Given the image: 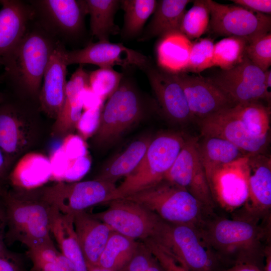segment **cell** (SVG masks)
<instances>
[{
    "label": "cell",
    "mask_w": 271,
    "mask_h": 271,
    "mask_svg": "<svg viewBox=\"0 0 271 271\" xmlns=\"http://www.w3.org/2000/svg\"><path fill=\"white\" fill-rule=\"evenodd\" d=\"M103 105L84 110L77 123L80 136L86 140L94 135L98 129Z\"/></svg>",
    "instance_id": "41"
},
{
    "label": "cell",
    "mask_w": 271,
    "mask_h": 271,
    "mask_svg": "<svg viewBox=\"0 0 271 271\" xmlns=\"http://www.w3.org/2000/svg\"><path fill=\"white\" fill-rule=\"evenodd\" d=\"M245 56L263 72L271 65V34H263L250 41L246 46Z\"/></svg>",
    "instance_id": "40"
},
{
    "label": "cell",
    "mask_w": 271,
    "mask_h": 271,
    "mask_svg": "<svg viewBox=\"0 0 271 271\" xmlns=\"http://www.w3.org/2000/svg\"><path fill=\"white\" fill-rule=\"evenodd\" d=\"M50 232L60 252L70 261L74 270L88 271L74 230L72 215L63 214L52 207Z\"/></svg>",
    "instance_id": "25"
},
{
    "label": "cell",
    "mask_w": 271,
    "mask_h": 271,
    "mask_svg": "<svg viewBox=\"0 0 271 271\" xmlns=\"http://www.w3.org/2000/svg\"><path fill=\"white\" fill-rule=\"evenodd\" d=\"M91 165L88 155L76 159L70 165L63 182H73L80 179L88 172Z\"/></svg>",
    "instance_id": "44"
},
{
    "label": "cell",
    "mask_w": 271,
    "mask_h": 271,
    "mask_svg": "<svg viewBox=\"0 0 271 271\" xmlns=\"http://www.w3.org/2000/svg\"><path fill=\"white\" fill-rule=\"evenodd\" d=\"M30 271H33V270H32L31 269H30Z\"/></svg>",
    "instance_id": "57"
},
{
    "label": "cell",
    "mask_w": 271,
    "mask_h": 271,
    "mask_svg": "<svg viewBox=\"0 0 271 271\" xmlns=\"http://www.w3.org/2000/svg\"><path fill=\"white\" fill-rule=\"evenodd\" d=\"M232 218L214 213L198 229L226 267L238 263L255 264L263 269L270 245V218L260 219L240 210Z\"/></svg>",
    "instance_id": "1"
},
{
    "label": "cell",
    "mask_w": 271,
    "mask_h": 271,
    "mask_svg": "<svg viewBox=\"0 0 271 271\" xmlns=\"http://www.w3.org/2000/svg\"><path fill=\"white\" fill-rule=\"evenodd\" d=\"M82 101L83 110L102 106L104 102V101L91 89L90 86L84 89L83 93Z\"/></svg>",
    "instance_id": "48"
},
{
    "label": "cell",
    "mask_w": 271,
    "mask_h": 271,
    "mask_svg": "<svg viewBox=\"0 0 271 271\" xmlns=\"http://www.w3.org/2000/svg\"><path fill=\"white\" fill-rule=\"evenodd\" d=\"M247 156L220 166L206 175L216 208L233 213L246 203L249 194Z\"/></svg>",
    "instance_id": "11"
},
{
    "label": "cell",
    "mask_w": 271,
    "mask_h": 271,
    "mask_svg": "<svg viewBox=\"0 0 271 271\" xmlns=\"http://www.w3.org/2000/svg\"><path fill=\"white\" fill-rule=\"evenodd\" d=\"M89 86V74L80 66L67 82L64 101L53 127L54 135L66 136L76 128L82 113L83 93Z\"/></svg>",
    "instance_id": "23"
},
{
    "label": "cell",
    "mask_w": 271,
    "mask_h": 271,
    "mask_svg": "<svg viewBox=\"0 0 271 271\" xmlns=\"http://www.w3.org/2000/svg\"><path fill=\"white\" fill-rule=\"evenodd\" d=\"M7 220L4 207L0 197V253L7 248L6 243Z\"/></svg>",
    "instance_id": "50"
},
{
    "label": "cell",
    "mask_w": 271,
    "mask_h": 271,
    "mask_svg": "<svg viewBox=\"0 0 271 271\" xmlns=\"http://www.w3.org/2000/svg\"><path fill=\"white\" fill-rule=\"evenodd\" d=\"M151 254L148 247L140 241L131 258L119 271H147Z\"/></svg>",
    "instance_id": "43"
},
{
    "label": "cell",
    "mask_w": 271,
    "mask_h": 271,
    "mask_svg": "<svg viewBox=\"0 0 271 271\" xmlns=\"http://www.w3.org/2000/svg\"><path fill=\"white\" fill-rule=\"evenodd\" d=\"M264 260L263 271H271V246L266 251Z\"/></svg>",
    "instance_id": "53"
},
{
    "label": "cell",
    "mask_w": 271,
    "mask_h": 271,
    "mask_svg": "<svg viewBox=\"0 0 271 271\" xmlns=\"http://www.w3.org/2000/svg\"><path fill=\"white\" fill-rule=\"evenodd\" d=\"M186 139L176 132L163 133L152 139L139 165L116 186L110 201L125 197L164 179Z\"/></svg>",
    "instance_id": "6"
},
{
    "label": "cell",
    "mask_w": 271,
    "mask_h": 271,
    "mask_svg": "<svg viewBox=\"0 0 271 271\" xmlns=\"http://www.w3.org/2000/svg\"><path fill=\"white\" fill-rule=\"evenodd\" d=\"M214 45L213 41L209 38L201 39L192 43L185 72L199 73L214 66Z\"/></svg>",
    "instance_id": "39"
},
{
    "label": "cell",
    "mask_w": 271,
    "mask_h": 271,
    "mask_svg": "<svg viewBox=\"0 0 271 271\" xmlns=\"http://www.w3.org/2000/svg\"><path fill=\"white\" fill-rule=\"evenodd\" d=\"M87 14L90 15V28L92 36L98 41H109L110 35L120 30L114 18L120 1L85 0Z\"/></svg>",
    "instance_id": "31"
},
{
    "label": "cell",
    "mask_w": 271,
    "mask_h": 271,
    "mask_svg": "<svg viewBox=\"0 0 271 271\" xmlns=\"http://www.w3.org/2000/svg\"><path fill=\"white\" fill-rule=\"evenodd\" d=\"M123 198L142 205L164 221L197 228L214 212L186 190L165 179Z\"/></svg>",
    "instance_id": "5"
},
{
    "label": "cell",
    "mask_w": 271,
    "mask_h": 271,
    "mask_svg": "<svg viewBox=\"0 0 271 271\" xmlns=\"http://www.w3.org/2000/svg\"><path fill=\"white\" fill-rule=\"evenodd\" d=\"M145 101L131 80L123 76L116 90L103 105L95 143L107 147L115 143L144 116Z\"/></svg>",
    "instance_id": "7"
},
{
    "label": "cell",
    "mask_w": 271,
    "mask_h": 271,
    "mask_svg": "<svg viewBox=\"0 0 271 271\" xmlns=\"http://www.w3.org/2000/svg\"><path fill=\"white\" fill-rule=\"evenodd\" d=\"M72 216L75 233L87 266L98 265L100 255L113 231L86 211L76 213Z\"/></svg>",
    "instance_id": "22"
},
{
    "label": "cell",
    "mask_w": 271,
    "mask_h": 271,
    "mask_svg": "<svg viewBox=\"0 0 271 271\" xmlns=\"http://www.w3.org/2000/svg\"><path fill=\"white\" fill-rule=\"evenodd\" d=\"M265 83L267 88L271 87V70L268 69L265 72Z\"/></svg>",
    "instance_id": "54"
},
{
    "label": "cell",
    "mask_w": 271,
    "mask_h": 271,
    "mask_svg": "<svg viewBox=\"0 0 271 271\" xmlns=\"http://www.w3.org/2000/svg\"><path fill=\"white\" fill-rule=\"evenodd\" d=\"M152 140L150 137H143L132 142L107 165L95 179L115 184L119 179L126 177L139 165Z\"/></svg>",
    "instance_id": "30"
},
{
    "label": "cell",
    "mask_w": 271,
    "mask_h": 271,
    "mask_svg": "<svg viewBox=\"0 0 271 271\" xmlns=\"http://www.w3.org/2000/svg\"><path fill=\"white\" fill-rule=\"evenodd\" d=\"M106 203L105 210L90 214L113 231L136 240L148 238L160 219L142 205L124 198Z\"/></svg>",
    "instance_id": "13"
},
{
    "label": "cell",
    "mask_w": 271,
    "mask_h": 271,
    "mask_svg": "<svg viewBox=\"0 0 271 271\" xmlns=\"http://www.w3.org/2000/svg\"><path fill=\"white\" fill-rule=\"evenodd\" d=\"M60 147L69 162L88 155L85 140L79 135L70 133L65 136Z\"/></svg>",
    "instance_id": "42"
},
{
    "label": "cell",
    "mask_w": 271,
    "mask_h": 271,
    "mask_svg": "<svg viewBox=\"0 0 271 271\" xmlns=\"http://www.w3.org/2000/svg\"><path fill=\"white\" fill-rule=\"evenodd\" d=\"M210 11L209 26L220 36H235L249 42L270 32L271 18L267 14L253 12L237 5H224L206 0Z\"/></svg>",
    "instance_id": "10"
},
{
    "label": "cell",
    "mask_w": 271,
    "mask_h": 271,
    "mask_svg": "<svg viewBox=\"0 0 271 271\" xmlns=\"http://www.w3.org/2000/svg\"><path fill=\"white\" fill-rule=\"evenodd\" d=\"M149 58L121 43L109 41L90 43L82 49L66 50L65 60L67 66L72 64H90L100 68H112L119 65L123 68L134 66L141 69Z\"/></svg>",
    "instance_id": "18"
},
{
    "label": "cell",
    "mask_w": 271,
    "mask_h": 271,
    "mask_svg": "<svg viewBox=\"0 0 271 271\" xmlns=\"http://www.w3.org/2000/svg\"><path fill=\"white\" fill-rule=\"evenodd\" d=\"M143 242L151 244L188 271H222L225 267L202 237L198 228L161 219Z\"/></svg>",
    "instance_id": "4"
},
{
    "label": "cell",
    "mask_w": 271,
    "mask_h": 271,
    "mask_svg": "<svg viewBox=\"0 0 271 271\" xmlns=\"http://www.w3.org/2000/svg\"><path fill=\"white\" fill-rule=\"evenodd\" d=\"M124 76L113 68H99L89 74L91 89L103 101L108 99L118 88Z\"/></svg>",
    "instance_id": "38"
},
{
    "label": "cell",
    "mask_w": 271,
    "mask_h": 271,
    "mask_svg": "<svg viewBox=\"0 0 271 271\" xmlns=\"http://www.w3.org/2000/svg\"><path fill=\"white\" fill-rule=\"evenodd\" d=\"M88 271H112L111 270L103 268L99 265L87 266Z\"/></svg>",
    "instance_id": "55"
},
{
    "label": "cell",
    "mask_w": 271,
    "mask_h": 271,
    "mask_svg": "<svg viewBox=\"0 0 271 271\" xmlns=\"http://www.w3.org/2000/svg\"><path fill=\"white\" fill-rule=\"evenodd\" d=\"M189 0H161L157 4L152 20L139 37V41L180 32L181 22Z\"/></svg>",
    "instance_id": "27"
},
{
    "label": "cell",
    "mask_w": 271,
    "mask_h": 271,
    "mask_svg": "<svg viewBox=\"0 0 271 271\" xmlns=\"http://www.w3.org/2000/svg\"><path fill=\"white\" fill-rule=\"evenodd\" d=\"M140 241L113 231L100 255L98 265L119 271L129 260Z\"/></svg>",
    "instance_id": "32"
},
{
    "label": "cell",
    "mask_w": 271,
    "mask_h": 271,
    "mask_svg": "<svg viewBox=\"0 0 271 271\" xmlns=\"http://www.w3.org/2000/svg\"><path fill=\"white\" fill-rule=\"evenodd\" d=\"M0 271H28L19 254L8 248L0 253Z\"/></svg>",
    "instance_id": "45"
},
{
    "label": "cell",
    "mask_w": 271,
    "mask_h": 271,
    "mask_svg": "<svg viewBox=\"0 0 271 271\" xmlns=\"http://www.w3.org/2000/svg\"><path fill=\"white\" fill-rule=\"evenodd\" d=\"M18 107L7 101L0 104V148L10 162L27 142Z\"/></svg>",
    "instance_id": "26"
},
{
    "label": "cell",
    "mask_w": 271,
    "mask_h": 271,
    "mask_svg": "<svg viewBox=\"0 0 271 271\" xmlns=\"http://www.w3.org/2000/svg\"><path fill=\"white\" fill-rule=\"evenodd\" d=\"M32 190L5 188L0 193L7 220L6 245L19 242L28 248L54 243L51 237L52 207Z\"/></svg>",
    "instance_id": "3"
},
{
    "label": "cell",
    "mask_w": 271,
    "mask_h": 271,
    "mask_svg": "<svg viewBox=\"0 0 271 271\" xmlns=\"http://www.w3.org/2000/svg\"><path fill=\"white\" fill-rule=\"evenodd\" d=\"M198 139L185 142L164 179L185 189L211 211L216 208L197 149Z\"/></svg>",
    "instance_id": "14"
},
{
    "label": "cell",
    "mask_w": 271,
    "mask_h": 271,
    "mask_svg": "<svg viewBox=\"0 0 271 271\" xmlns=\"http://www.w3.org/2000/svg\"><path fill=\"white\" fill-rule=\"evenodd\" d=\"M233 109L249 132L257 137H270V107L261 102L238 104Z\"/></svg>",
    "instance_id": "34"
},
{
    "label": "cell",
    "mask_w": 271,
    "mask_h": 271,
    "mask_svg": "<svg viewBox=\"0 0 271 271\" xmlns=\"http://www.w3.org/2000/svg\"><path fill=\"white\" fill-rule=\"evenodd\" d=\"M222 271H263V269L255 264L238 263L225 268Z\"/></svg>",
    "instance_id": "51"
},
{
    "label": "cell",
    "mask_w": 271,
    "mask_h": 271,
    "mask_svg": "<svg viewBox=\"0 0 271 271\" xmlns=\"http://www.w3.org/2000/svg\"><path fill=\"white\" fill-rule=\"evenodd\" d=\"M147 271H166V270L152 253Z\"/></svg>",
    "instance_id": "52"
},
{
    "label": "cell",
    "mask_w": 271,
    "mask_h": 271,
    "mask_svg": "<svg viewBox=\"0 0 271 271\" xmlns=\"http://www.w3.org/2000/svg\"><path fill=\"white\" fill-rule=\"evenodd\" d=\"M231 1L235 5L253 12L267 14V15L270 14L271 13L270 0H233Z\"/></svg>",
    "instance_id": "46"
},
{
    "label": "cell",
    "mask_w": 271,
    "mask_h": 271,
    "mask_svg": "<svg viewBox=\"0 0 271 271\" xmlns=\"http://www.w3.org/2000/svg\"><path fill=\"white\" fill-rule=\"evenodd\" d=\"M174 74L183 89L193 119L199 121L237 105L208 78L186 72Z\"/></svg>",
    "instance_id": "16"
},
{
    "label": "cell",
    "mask_w": 271,
    "mask_h": 271,
    "mask_svg": "<svg viewBox=\"0 0 271 271\" xmlns=\"http://www.w3.org/2000/svg\"><path fill=\"white\" fill-rule=\"evenodd\" d=\"M66 48L59 42L51 55L43 77L39 100L42 110L56 119L63 104L67 84Z\"/></svg>",
    "instance_id": "21"
},
{
    "label": "cell",
    "mask_w": 271,
    "mask_h": 271,
    "mask_svg": "<svg viewBox=\"0 0 271 271\" xmlns=\"http://www.w3.org/2000/svg\"><path fill=\"white\" fill-rule=\"evenodd\" d=\"M0 65L16 49L23 38L33 14L28 1L1 0Z\"/></svg>",
    "instance_id": "20"
},
{
    "label": "cell",
    "mask_w": 271,
    "mask_h": 271,
    "mask_svg": "<svg viewBox=\"0 0 271 271\" xmlns=\"http://www.w3.org/2000/svg\"><path fill=\"white\" fill-rule=\"evenodd\" d=\"M140 69L147 75L160 108L167 118L179 123L193 119L183 89L174 73L156 66L150 59Z\"/></svg>",
    "instance_id": "17"
},
{
    "label": "cell",
    "mask_w": 271,
    "mask_h": 271,
    "mask_svg": "<svg viewBox=\"0 0 271 271\" xmlns=\"http://www.w3.org/2000/svg\"><path fill=\"white\" fill-rule=\"evenodd\" d=\"M28 2L33 19L62 43L78 38L83 33L84 18L88 14L85 0Z\"/></svg>",
    "instance_id": "9"
},
{
    "label": "cell",
    "mask_w": 271,
    "mask_h": 271,
    "mask_svg": "<svg viewBox=\"0 0 271 271\" xmlns=\"http://www.w3.org/2000/svg\"><path fill=\"white\" fill-rule=\"evenodd\" d=\"M208 78L236 104L262 100L270 102V91L266 85L265 72L246 56L234 67L222 70Z\"/></svg>",
    "instance_id": "12"
},
{
    "label": "cell",
    "mask_w": 271,
    "mask_h": 271,
    "mask_svg": "<svg viewBox=\"0 0 271 271\" xmlns=\"http://www.w3.org/2000/svg\"><path fill=\"white\" fill-rule=\"evenodd\" d=\"M33 271H75L70 261L54 243L28 248Z\"/></svg>",
    "instance_id": "35"
},
{
    "label": "cell",
    "mask_w": 271,
    "mask_h": 271,
    "mask_svg": "<svg viewBox=\"0 0 271 271\" xmlns=\"http://www.w3.org/2000/svg\"><path fill=\"white\" fill-rule=\"evenodd\" d=\"M248 42L244 38L230 36L216 43L214 45V66L228 70L239 64L245 56Z\"/></svg>",
    "instance_id": "36"
},
{
    "label": "cell",
    "mask_w": 271,
    "mask_h": 271,
    "mask_svg": "<svg viewBox=\"0 0 271 271\" xmlns=\"http://www.w3.org/2000/svg\"><path fill=\"white\" fill-rule=\"evenodd\" d=\"M120 4L124 13L121 35L123 39H128L142 34L147 20L155 12L157 1L122 0Z\"/></svg>",
    "instance_id": "33"
},
{
    "label": "cell",
    "mask_w": 271,
    "mask_h": 271,
    "mask_svg": "<svg viewBox=\"0 0 271 271\" xmlns=\"http://www.w3.org/2000/svg\"><path fill=\"white\" fill-rule=\"evenodd\" d=\"M199 156L206 175L218 167L232 163L247 155L231 142L215 137L198 140Z\"/></svg>",
    "instance_id": "29"
},
{
    "label": "cell",
    "mask_w": 271,
    "mask_h": 271,
    "mask_svg": "<svg viewBox=\"0 0 271 271\" xmlns=\"http://www.w3.org/2000/svg\"><path fill=\"white\" fill-rule=\"evenodd\" d=\"M59 42L33 18L22 40L3 64L2 82L17 92L39 99L45 70Z\"/></svg>",
    "instance_id": "2"
},
{
    "label": "cell",
    "mask_w": 271,
    "mask_h": 271,
    "mask_svg": "<svg viewBox=\"0 0 271 271\" xmlns=\"http://www.w3.org/2000/svg\"><path fill=\"white\" fill-rule=\"evenodd\" d=\"M116 186L98 179L81 182H57L40 191L43 199L51 206L67 215L110 201Z\"/></svg>",
    "instance_id": "8"
},
{
    "label": "cell",
    "mask_w": 271,
    "mask_h": 271,
    "mask_svg": "<svg viewBox=\"0 0 271 271\" xmlns=\"http://www.w3.org/2000/svg\"><path fill=\"white\" fill-rule=\"evenodd\" d=\"M147 246L166 271H188L156 246L150 244Z\"/></svg>",
    "instance_id": "47"
},
{
    "label": "cell",
    "mask_w": 271,
    "mask_h": 271,
    "mask_svg": "<svg viewBox=\"0 0 271 271\" xmlns=\"http://www.w3.org/2000/svg\"><path fill=\"white\" fill-rule=\"evenodd\" d=\"M2 82L1 76L0 75V82ZM7 99L6 95L4 94L3 92L0 91V104L3 103Z\"/></svg>",
    "instance_id": "56"
},
{
    "label": "cell",
    "mask_w": 271,
    "mask_h": 271,
    "mask_svg": "<svg viewBox=\"0 0 271 271\" xmlns=\"http://www.w3.org/2000/svg\"><path fill=\"white\" fill-rule=\"evenodd\" d=\"M49 159L44 155L28 153L21 157L10 171L7 181L13 188L32 190L51 178Z\"/></svg>",
    "instance_id": "24"
},
{
    "label": "cell",
    "mask_w": 271,
    "mask_h": 271,
    "mask_svg": "<svg viewBox=\"0 0 271 271\" xmlns=\"http://www.w3.org/2000/svg\"><path fill=\"white\" fill-rule=\"evenodd\" d=\"M10 162L0 148V193L6 188L5 184L7 181L10 172Z\"/></svg>",
    "instance_id": "49"
},
{
    "label": "cell",
    "mask_w": 271,
    "mask_h": 271,
    "mask_svg": "<svg viewBox=\"0 0 271 271\" xmlns=\"http://www.w3.org/2000/svg\"><path fill=\"white\" fill-rule=\"evenodd\" d=\"M193 2L192 7L183 16L180 27L181 33L189 40L198 38L206 32L210 18L206 0Z\"/></svg>",
    "instance_id": "37"
},
{
    "label": "cell",
    "mask_w": 271,
    "mask_h": 271,
    "mask_svg": "<svg viewBox=\"0 0 271 271\" xmlns=\"http://www.w3.org/2000/svg\"><path fill=\"white\" fill-rule=\"evenodd\" d=\"M233 107L199 120L202 137L225 139L247 155L264 154L270 137H257L251 134Z\"/></svg>",
    "instance_id": "15"
},
{
    "label": "cell",
    "mask_w": 271,
    "mask_h": 271,
    "mask_svg": "<svg viewBox=\"0 0 271 271\" xmlns=\"http://www.w3.org/2000/svg\"><path fill=\"white\" fill-rule=\"evenodd\" d=\"M192 45L190 40L179 32L161 37L156 47L159 67L172 73L185 72Z\"/></svg>",
    "instance_id": "28"
},
{
    "label": "cell",
    "mask_w": 271,
    "mask_h": 271,
    "mask_svg": "<svg viewBox=\"0 0 271 271\" xmlns=\"http://www.w3.org/2000/svg\"><path fill=\"white\" fill-rule=\"evenodd\" d=\"M248 198L240 210L260 218H270L271 160L264 154L247 156Z\"/></svg>",
    "instance_id": "19"
}]
</instances>
